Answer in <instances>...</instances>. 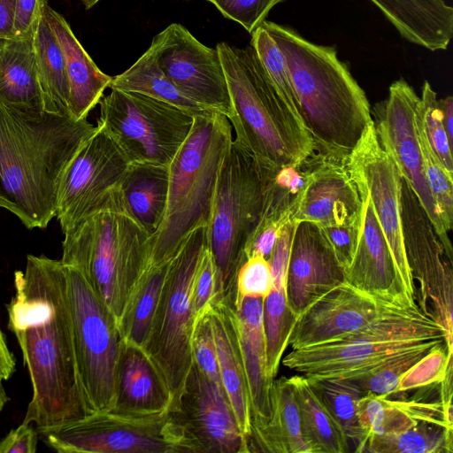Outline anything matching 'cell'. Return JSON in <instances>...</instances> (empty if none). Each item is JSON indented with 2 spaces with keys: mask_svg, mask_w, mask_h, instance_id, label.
Instances as JSON below:
<instances>
[{
  "mask_svg": "<svg viewBox=\"0 0 453 453\" xmlns=\"http://www.w3.org/2000/svg\"><path fill=\"white\" fill-rule=\"evenodd\" d=\"M6 310L32 385L23 423L49 428L91 413L81 385L65 268L60 259L27 255L14 273Z\"/></svg>",
  "mask_w": 453,
  "mask_h": 453,
  "instance_id": "1",
  "label": "cell"
},
{
  "mask_svg": "<svg viewBox=\"0 0 453 453\" xmlns=\"http://www.w3.org/2000/svg\"><path fill=\"white\" fill-rule=\"evenodd\" d=\"M96 127L0 103V207L28 229L46 228L56 216L62 176Z\"/></svg>",
  "mask_w": 453,
  "mask_h": 453,
  "instance_id": "2",
  "label": "cell"
},
{
  "mask_svg": "<svg viewBox=\"0 0 453 453\" xmlns=\"http://www.w3.org/2000/svg\"><path fill=\"white\" fill-rule=\"evenodd\" d=\"M262 25L281 50L314 153L345 164L369 126V101L335 48L316 44L288 27Z\"/></svg>",
  "mask_w": 453,
  "mask_h": 453,
  "instance_id": "3",
  "label": "cell"
},
{
  "mask_svg": "<svg viewBox=\"0 0 453 453\" xmlns=\"http://www.w3.org/2000/svg\"><path fill=\"white\" fill-rule=\"evenodd\" d=\"M225 73L235 139L265 168L303 163L313 153L311 136L289 112L251 45H216Z\"/></svg>",
  "mask_w": 453,
  "mask_h": 453,
  "instance_id": "4",
  "label": "cell"
},
{
  "mask_svg": "<svg viewBox=\"0 0 453 453\" xmlns=\"http://www.w3.org/2000/svg\"><path fill=\"white\" fill-rule=\"evenodd\" d=\"M64 235L62 264L81 273L119 322L149 267L150 234L121 196Z\"/></svg>",
  "mask_w": 453,
  "mask_h": 453,
  "instance_id": "5",
  "label": "cell"
},
{
  "mask_svg": "<svg viewBox=\"0 0 453 453\" xmlns=\"http://www.w3.org/2000/svg\"><path fill=\"white\" fill-rule=\"evenodd\" d=\"M232 130L229 119L218 111L195 116L189 135L169 165L165 212L150 240L149 266L170 259L190 231L208 224Z\"/></svg>",
  "mask_w": 453,
  "mask_h": 453,
  "instance_id": "6",
  "label": "cell"
},
{
  "mask_svg": "<svg viewBox=\"0 0 453 453\" xmlns=\"http://www.w3.org/2000/svg\"><path fill=\"white\" fill-rule=\"evenodd\" d=\"M267 168L236 140L222 162L207 224V245L212 257L216 294L235 296L236 273L262 213Z\"/></svg>",
  "mask_w": 453,
  "mask_h": 453,
  "instance_id": "7",
  "label": "cell"
},
{
  "mask_svg": "<svg viewBox=\"0 0 453 453\" xmlns=\"http://www.w3.org/2000/svg\"><path fill=\"white\" fill-rule=\"evenodd\" d=\"M442 326L417 303L393 305L372 322L348 335L292 349L282 359L289 370L307 377L347 379L392 355L430 340L443 339Z\"/></svg>",
  "mask_w": 453,
  "mask_h": 453,
  "instance_id": "8",
  "label": "cell"
},
{
  "mask_svg": "<svg viewBox=\"0 0 453 453\" xmlns=\"http://www.w3.org/2000/svg\"><path fill=\"white\" fill-rule=\"evenodd\" d=\"M207 225L190 231L169 260L158 304L143 349L165 380L173 400L193 364V283L207 247Z\"/></svg>",
  "mask_w": 453,
  "mask_h": 453,
  "instance_id": "9",
  "label": "cell"
},
{
  "mask_svg": "<svg viewBox=\"0 0 453 453\" xmlns=\"http://www.w3.org/2000/svg\"><path fill=\"white\" fill-rule=\"evenodd\" d=\"M36 430L59 453H196L169 411L140 414L108 409Z\"/></svg>",
  "mask_w": 453,
  "mask_h": 453,
  "instance_id": "10",
  "label": "cell"
},
{
  "mask_svg": "<svg viewBox=\"0 0 453 453\" xmlns=\"http://www.w3.org/2000/svg\"><path fill=\"white\" fill-rule=\"evenodd\" d=\"M99 105L97 125L131 164L169 166L194 124L191 113L134 92L111 88Z\"/></svg>",
  "mask_w": 453,
  "mask_h": 453,
  "instance_id": "11",
  "label": "cell"
},
{
  "mask_svg": "<svg viewBox=\"0 0 453 453\" xmlns=\"http://www.w3.org/2000/svg\"><path fill=\"white\" fill-rule=\"evenodd\" d=\"M64 268L76 365L88 407L90 412L111 409L122 341L118 320L80 271Z\"/></svg>",
  "mask_w": 453,
  "mask_h": 453,
  "instance_id": "12",
  "label": "cell"
},
{
  "mask_svg": "<svg viewBox=\"0 0 453 453\" xmlns=\"http://www.w3.org/2000/svg\"><path fill=\"white\" fill-rule=\"evenodd\" d=\"M96 127L60 180L55 217L63 234L122 196L131 163L106 130Z\"/></svg>",
  "mask_w": 453,
  "mask_h": 453,
  "instance_id": "13",
  "label": "cell"
},
{
  "mask_svg": "<svg viewBox=\"0 0 453 453\" xmlns=\"http://www.w3.org/2000/svg\"><path fill=\"white\" fill-rule=\"evenodd\" d=\"M401 219L404 248L413 280L418 281L416 303L421 311L446 331L453 353V273L436 232L408 183L402 179Z\"/></svg>",
  "mask_w": 453,
  "mask_h": 453,
  "instance_id": "14",
  "label": "cell"
},
{
  "mask_svg": "<svg viewBox=\"0 0 453 453\" xmlns=\"http://www.w3.org/2000/svg\"><path fill=\"white\" fill-rule=\"evenodd\" d=\"M419 96L403 79L394 81L388 98L375 110L374 126L379 142L391 157L429 218L447 257L452 260V246L428 185L418 138L415 114Z\"/></svg>",
  "mask_w": 453,
  "mask_h": 453,
  "instance_id": "15",
  "label": "cell"
},
{
  "mask_svg": "<svg viewBox=\"0 0 453 453\" xmlns=\"http://www.w3.org/2000/svg\"><path fill=\"white\" fill-rule=\"evenodd\" d=\"M150 47L161 70L183 95L230 118L229 92L216 49L203 44L179 23L156 35Z\"/></svg>",
  "mask_w": 453,
  "mask_h": 453,
  "instance_id": "16",
  "label": "cell"
},
{
  "mask_svg": "<svg viewBox=\"0 0 453 453\" xmlns=\"http://www.w3.org/2000/svg\"><path fill=\"white\" fill-rule=\"evenodd\" d=\"M345 165L351 178L366 188L403 286L416 300L415 283L402 230V177L393 159L380 145L374 123L368 127Z\"/></svg>",
  "mask_w": 453,
  "mask_h": 453,
  "instance_id": "17",
  "label": "cell"
},
{
  "mask_svg": "<svg viewBox=\"0 0 453 453\" xmlns=\"http://www.w3.org/2000/svg\"><path fill=\"white\" fill-rule=\"evenodd\" d=\"M196 453H247V442L223 388L194 363L169 410Z\"/></svg>",
  "mask_w": 453,
  "mask_h": 453,
  "instance_id": "18",
  "label": "cell"
},
{
  "mask_svg": "<svg viewBox=\"0 0 453 453\" xmlns=\"http://www.w3.org/2000/svg\"><path fill=\"white\" fill-rule=\"evenodd\" d=\"M393 305L398 304L379 300L344 280L298 316L288 346L297 349L348 335L372 322Z\"/></svg>",
  "mask_w": 453,
  "mask_h": 453,
  "instance_id": "19",
  "label": "cell"
},
{
  "mask_svg": "<svg viewBox=\"0 0 453 453\" xmlns=\"http://www.w3.org/2000/svg\"><path fill=\"white\" fill-rule=\"evenodd\" d=\"M354 182L360 195L361 210L357 244L351 262L344 270V280L384 302L398 305L417 303L403 286L366 188L360 182Z\"/></svg>",
  "mask_w": 453,
  "mask_h": 453,
  "instance_id": "20",
  "label": "cell"
},
{
  "mask_svg": "<svg viewBox=\"0 0 453 453\" xmlns=\"http://www.w3.org/2000/svg\"><path fill=\"white\" fill-rule=\"evenodd\" d=\"M344 281V270L321 227L309 221L296 224L288 258L287 298L299 316L310 304Z\"/></svg>",
  "mask_w": 453,
  "mask_h": 453,
  "instance_id": "21",
  "label": "cell"
},
{
  "mask_svg": "<svg viewBox=\"0 0 453 453\" xmlns=\"http://www.w3.org/2000/svg\"><path fill=\"white\" fill-rule=\"evenodd\" d=\"M360 210V195L345 164L313 153L292 222L309 221L321 228L347 226L358 219Z\"/></svg>",
  "mask_w": 453,
  "mask_h": 453,
  "instance_id": "22",
  "label": "cell"
},
{
  "mask_svg": "<svg viewBox=\"0 0 453 453\" xmlns=\"http://www.w3.org/2000/svg\"><path fill=\"white\" fill-rule=\"evenodd\" d=\"M171 390L145 349L122 339L114 372L111 409L151 414L169 411Z\"/></svg>",
  "mask_w": 453,
  "mask_h": 453,
  "instance_id": "23",
  "label": "cell"
},
{
  "mask_svg": "<svg viewBox=\"0 0 453 453\" xmlns=\"http://www.w3.org/2000/svg\"><path fill=\"white\" fill-rule=\"evenodd\" d=\"M234 301L231 296L216 299L211 304L210 314L221 385L247 442L251 431V407Z\"/></svg>",
  "mask_w": 453,
  "mask_h": 453,
  "instance_id": "24",
  "label": "cell"
},
{
  "mask_svg": "<svg viewBox=\"0 0 453 453\" xmlns=\"http://www.w3.org/2000/svg\"><path fill=\"white\" fill-rule=\"evenodd\" d=\"M239 342L251 407V424L267 419L274 379L267 372L263 326L264 298L234 296Z\"/></svg>",
  "mask_w": 453,
  "mask_h": 453,
  "instance_id": "25",
  "label": "cell"
},
{
  "mask_svg": "<svg viewBox=\"0 0 453 453\" xmlns=\"http://www.w3.org/2000/svg\"><path fill=\"white\" fill-rule=\"evenodd\" d=\"M43 15L62 49L69 82V110L73 119H87L110 88L112 77L103 73L74 35L65 19L49 4Z\"/></svg>",
  "mask_w": 453,
  "mask_h": 453,
  "instance_id": "26",
  "label": "cell"
},
{
  "mask_svg": "<svg viewBox=\"0 0 453 453\" xmlns=\"http://www.w3.org/2000/svg\"><path fill=\"white\" fill-rule=\"evenodd\" d=\"M409 42L446 50L453 36V8L444 0H370Z\"/></svg>",
  "mask_w": 453,
  "mask_h": 453,
  "instance_id": "27",
  "label": "cell"
},
{
  "mask_svg": "<svg viewBox=\"0 0 453 453\" xmlns=\"http://www.w3.org/2000/svg\"><path fill=\"white\" fill-rule=\"evenodd\" d=\"M270 403L269 418L251 424L248 452L310 453L302 436L298 408L288 377L273 380Z\"/></svg>",
  "mask_w": 453,
  "mask_h": 453,
  "instance_id": "28",
  "label": "cell"
},
{
  "mask_svg": "<svg viewBox=\"0 0 453 453\" xmlns=\"http://www.w3.org/2000/svg\"><path fill=\"white\" fill-rule=\"evenodd\" d=\"M357 413L366 441L372 437L398 434L424 421L453 428V420L446 415L441 399L391 400L386 395L366 393L358 401Z\"/></svg>",
  "mask_w": 453,
  "mask_h": 453,
  "instance_id": "29",
  "label": "cell"
},
{
  "mask_svg": "<svg viewBox=\"0 0 453 453\" xmlns=\"http://www.w3.org/2000/svg\"><path fill=\"white\" fill-rule=\"evenodd\" d=\"M0 103L43 111L34 38L0 39Z\"/></svg>",
  "mask_w": 453,
  "mask_h": 453,
  "instance_id": "30",
  "label": "cell"
},
{
  "mask_svg": "<svg viewBox=\"0 0 453 453\" xmlns=\"http://www.w3.org/2000/svg\"><path fill=\"white\" fill-rule=\"evenodd\" d=\"M169 179L167 165L131 164L121 184L127 208L150 237L165 216Z\"/></svg>",
  "mask_w": 453,
  "mask_h": 453,
  "instance_id": "31",
  "label": "cell"
},
{
  "mask_svg": "<svg viewBox=\"0 0 453 453\" xmlns=\"http://www.w3.org/2000/svg\"><path fill=\"white\" fill-rule=\"evenodd\" d=\"M298 408L303 439L310 453H345L349 440L305 375L288 378Z\"/></svg>",
  "mask_w": 453,
  "mask_h": 453,
  "instance_id": "32",
  "label": "cell"
},
{
  "mask_svg": "<svg viewBox=\"0 0 453 453\" xmlns=\"http://www.w3.org/2000/svg\"><path fill=\"white\" fill-rule=\"evenodd\" d=\"M34 49L43 111L72 117L65 59L44 15L35 34Z\"/></svg>",
  "mask_w": 453,
  "mask_h": 453,
  "instance_id": "33",
  "label": "cell"
},
{
  "mask_svg": "<svg viewBox=\"0 0 453 453\" xmlns=\"http://www.w3.org/2000/svg\"><path fill=\"white\" fill-rule=\"evenodd\" d=\"M110 88L145 95L194 116L213 111L195 103L177 88L159 67L150 47L128 69L112 77Z\"/></svg>",
  "mask_w": 453,
  "mask_h": 453,
  "instance_id": "34",
  "label": "cell"
},
{
  "mask_svg": "<svg viewBox=\"0 0 453 453\" xmlns=\"http://www.w3.org/2000/svg\"><path fill=\"white\" fill-rule=\"evenodd\" d=\"M169 260L149 266L139 280L118 322L123 340L143 348L158 304Z\"/></svg>",
  "mask_w": 453,
  "mask_h": 453,
  "instance_id": "35",
  "label": "cell"
},
{
  "mask_svg": "<svg viewBox=\"0 0 453 453\" xmlns=\"http://www.w3.org/2000/svg\"><path fill=\"white\" fill-rule=\"evenodd\" d=\"M307 377V376H306ZM311 385L344 431L356 452H364L366 436L358 418L357 406L363 395L352 380L336 377H308Z\"/></svg>",
  "mask_w": 453,
  "mask_h": 453,
  "instance_id": "36",
  "label": "cell"
},
{
  "mask_svg": "<svg viewBox=\"0 0 453 453\" xmlns=\"http://www.w3.org/2000/svg\"><path fill=\"white\" fill-rule=\"evenodd\" d=\"M452 435L453 428L424 421L393 435L369 438L364 452L452 453Z\"/></svg>",
  "mask_w": 453,
  "mask_h": 453,
  "instance_id": "37",
  "label": "cell"
},
{
  "mask_svg": "<svg viewBox=\"0 0 453 453\" xmlns=\"http://www.w3.org/2000/svg\"><path fill=\"white\" fill-rule=\"evenodd\" d=\"M297 318L288 304L287 286L273 285L271 292L264 298L263 303L266 366L272 379H275L278 373Z\"/></svg>",
  "mask_w": 453,
  "mask_h": 453,
  "instance_id": "38",
  "label": "cell"
},
{
  "mask_svg": "<svg viewBox=\"0 0 453 453\" xmlns=\"http://www.w3.org/2000/svg\"><path fill=\"white\" fill-rule=\"evenodd\" d=\"M443 342H445L443 339L430 340L403 349L381 363L347 379L355 382L364 394L371 393L389 396L394 395L401 376L433 347Z\"/></svg>",
  "mask_w": 453,
  "mask_h": 453,
  "instance_id": "39",
  "label": "cell"
},
{
  "mask_svg": "<svg viewBox=\"0 0 453 453\" xmlns=\"http://www.w3.org/2000/svg\"><path fill=\"white\" fill-rule=\"evenodd\" d=\"M250 45L255 50L258 59L289 112L300 125L305 127L302 118L301 106L285 57L262 23L251 33Z\"/></svg>",
  "mask_w": 453,
  "mask_h": 453,
  "instance_id": "40",
  "label": "cell"
},
{
  "mask_svg": "<svg viewBox=\"0 0 453 453\" xmlns=\"http://www.w3.org/2000/svg\"><path fill=\"white\" fill-rule=\"evenodd\" d=\"M418 103L416 108L415 122L425 173L439 209L443 226L446 231L449 232L453 224V174L443 166L429 143Z\"/></svg>",
  "mask_w": 453,
  "mask_h": 453,
  "instance_id": "41",
  "label": "cell"
},
{
  "mask_svg": "<svg viewBox=\"0 0 453 453\" xmlns=\"http://www.w3.org/2000/svg\"><path fill=\"white\" fill-rule=\"evenodd\" d=\"M452 356L445 342L433 347L401 376L394 394L439 385L452 369Z\"/></svg>",
  "mask_w": 453,
  "mask_h": 453,
  "instance_id": "42",
  "label": "cell"
},
{
  "mask_svg": "<svg viewBox=\"0 0 453 453\" xmlns=\"http://www.w3.org/2000/svg\"><path fill=\"white\" fill-rule=\"evenodd\" d=\"M418 108L429 143L443 166L453 174L452 145L449 142L436 92L425 81Z\"/></svg>",
  "mask_w": 453,
  "mask_h": 453,
  "instance_id": "43",
  "label": "cell"
},
{
  "mask_svg": "<svg viewBox=\"0 0 453 453\" xmlns=\"http://www.w3.org/2000/svg\"><path fill=\"white\" fill-rule=\"evenodd\" d=\"M191 350L194 363L209 379L222 388L210 309L195 322Z\"/></svg>",
  "mask_w": 453,
  "mask_h": 453,
  "instance_id": "44",
  "label": "cell"
},
{
  "mask_svg": "<svg viewBox=\"0 0 453 453\" xmlns=\"http://www.w3.org/2000/svg\"><path fill=\"white\" fill-rule=\"evenodd\" d=\"M272 288L273 275L269 260L261 256L247 257L236 273L235 295L265 298Z\"/></svg>",
  "mask_w": 453,
  "mask_h": 453,
  "instance_id": "45",
  "label": "cell"
},
{
  "mask_svg": "<svg viewBox=\"0 0 453 453\" xmlns=\"http://www.w3.org/2000/svg\"><path fill=\"white\" fill-rule=\"evenodd\" d=\"M226 19L252 33L265 20L270 11L285 0H206Z\"/></svg>",
  "mask_w": 453,
  "mask_h": 453,
  "instance_id": "46",
  "label": "cell"
},
{
  "mask_svg": "<svg viewBox=\"0 0 453 453\" xmlns=\"http://www.w3.org/2000/svg\"><path fill=\"white\" fill-rule=\"evenodd\" d=\"M215 268L207 245L193 283L192 301L196 320L210 309L215 298Z\"/></svg>",
  "mask_w": 453,
  "mask_h": 453,
  "instance_id": "47",
  "label": "cell"
},
{
  "mask_svg": "<svg viewBox=\"0 0 453 453\" xmlns=\"http://www.w3.org/2000/svg\"><path fill=\"white\" fill-rule=\"evenodd\" d=\"M358 226L359 217L354 223L347 226L321 228L343 270H345L351 262L357 244Z\"/></svg>",
  "mask_w": 453,
  "mask_h": 453,
  "instance_id": "48",
  "label": "cell"
},
{
  "mask_svg": "<svg viewBox=\"0 0 453 453\" xmlns=\"http://www.w3.org/2000/svg\"><path fill=\"white\" fill-rule=\"evenodd\" d=\"M48 0H16L14 32L15 39L35 37Z\"/></svg>",
  "mask_w": 453,
  "mask_h": 453,
  "instance_id": "49",
  "label": "cell"
},
{
  "mask_svg": "<svg viewBox=\"0 0 453 453\" xmlns=\"http://www.w3.org/2000/svg\"><path fill=\"white\" fill-rule=\"evenodd\" d=\"M39 434L32 424H21L0 439V453H35Z\"/></svg>",
  "mask_w": 453,
  "mask_h": 453,
  "instance_id": "50",
  "label": "cell"
},
{
  "mask_svg": "<svg viewBox=\"0 0 453 453\" xmlns=\"http://www.w3.org/2000/svg\"><path fill=\"white\" fill-rule=\"evenodd\" d=\"M16 371V359L10 350L5 336L0 328V411L9 401L4 387V381L8 380Z\"/></svg>",
  "mask_w": 453,
  "mask_h": 453,
  "instance_id": "51",
  "label": "cell"
},
{
  "mask_svg": "<svg viewBox=\"0 0 453 453\" xmlns=\"http://www.w3.org/2000/svg\"><path fill=\"white\" fill-rule=\"evenodd\" d=\"M16 0H0V39H15Z\"/></svg>",
  "mask_w": 453,
  "mask_h": 453,
  "instance_id": "52",
  "label": "cell"
},
{
  "mask_svg": "<svg viewBox=\"0 0 453 453\" xmlns=\"http://www.w3.org/2000/svg\"><path fill=\"white\" fill-rule=\"evenodd\" d=\"M440 108L442 113V122L449 138V143L453 146V98L451 96L439 100Z\"/></svg>",
  "mask_w": 453,
  "mask_h": 453,
  "instance_id": "53",
  "label": "cell"
},
{
  "mask_svg": "<svg viewBox=\"0 0 453 453\" xmlns=\"http://www.w3.org/2000/svg\"><path fill=\"white\" fill-rule=\"evenodd\" d=\"M83 5L85 6V9L88 10L91 9L93 6H95L100 0H80Z\"/></svg>",
  "mask_w": 453,
  "mask_h": 453,
  "instance_id": "54",
  "label": "cell"
}]
</instances>
